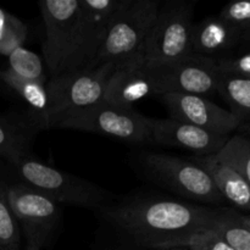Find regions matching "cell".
<instances>
[{"mask_svg":"<svg viewBox=\"0 0 250 250\" xmlns=\"http://www.w3.org/2000/svg\"><path fill=\"white\" fill-rule=\"evenodd\" d=\"M216 208L156 197L129 198L102 208L103 217L127 243L144 250L172 248L211 229Z\"/></svg>","mask_w":250,"mask_h":250,"instance_id":"cell-1","label":"cell"},{"mask_svg":"<svg viewBox=\"0 0 250 250\" xmlns=\"http://www.w3.org/2000/svg\"><path fill=\"white\" fill-rule=\"evenodd\" d=\"M137 165L144 177L178 197L209 205L225 202L209 173L194 161L176 155L143 151Z\"/></svg>","mask_w":250,"mask_h":250,"instance_id":"cell-2","label":"cell"},{"mask_svg":"<svg viewBox=\"0 0 250 250\" xmlns=\"http://www.w3.org/2000/svg\"><path fill=\"white\" fill-rule=\"evenodd\" d=\"M23 183L43 193L56 204L98 209L110 204L114 195L105 188L26 156L14 166Z\"/></svg>","mask_w":250,"mask_h":250,"instance_id":"cell-3","label":"cell"},{"mask_svg":"<svg viewBox=\"0 0 250 250\" xmlns=\"http://www.w3.org/2000/svg\"><path fill=\"white\" fill-rule=\"evenodd\" d=\"M153 119L102 103L59 116L51 128L92 132L129 144H151Z\"/></svg>","mask_w":250,"mask_h":250,"instance_id":"cell-4","label":"cell"},{"mask_svg":"<svg viewBox=\"0 0 250 250\" xmlns=\"http://www.w3.org/2000/svg\"><path fill=\"white\" fill-rule=\"evenodd\" d=\"M44 24L43 60L49 80L70 73L77 51L80 0L38 2Z\"/></svg>","mask_w":250,"mask_h":250,"instance_id":"cell-5","label":"cell"},{"mask_svg":"<svg viewBox=\"0 0 250 250\" xmlns=\"http://www.w3.org/2000/svg\"><path fill=\"white\" fill-rule=\"evenodd\" d=\"M194 2L171 0L160 6L142 46L146 67L175 62L190 55Z\"/></svg>","mask_w":250,"mask_h":250,"instance_id":"cell-6","label":"cell"},{"mask_svg":"<svg viewBox=\"0 0 250 250\" xmlns=\"http://www.w3.org/2000/svg\"><path fill=\"white\" fill-rule=\"evenodd\" d=\"M160 6L156 0H127L110 24L94 67L104 63L116 65L138 53L155 22Z\"/></svg>","mask_w":250,"mask_h":250,"instance_id":"cell-7","label":"cell"},{"mask_svg":"<svg viewBox=\"0 0 250 250\" xmlns=\"http://www.w3.org/2000/svg\"><path fill=\"white\" fill-rule=\"evenodd\" d=\"M6 194L26 244L46 248L60 226V205L23 182L6 186Z\"/></svg>","mask_w":250,"mask_h":250,"instance_id":"cell-8","label":"cell"},{"mask_svg":"<svg viewBox=\"0 0 250 250\" xmlns=\"http://www.w3.org/2000/svg\"><path fill=\"white\" fill-rule=\"evenodd\" d=\"M151 93L158 95L178 93L202 97L217 93L221 72L217 60L189 55L182 60L146 67Z\"/></svg>","mask_w":250,"mask_h":250,"instance_id":"cell-9","label":"cell"},{"mask_svg":"<svg viewBox=\"0 0 250 250\" xmlns=\"http://www.w3.org/2000/svg\"><path fill=\"white\" fill-rule=\"evenodd\" d=\"M114 70L115 63H104L49 80L46 89L50 100V128L53 122L66 112L104 103L107 82Z\"/></svg>","mask_w":250,"mask_h":250,"instance_id":"cell-10","label":"cell"},{"mask_svg":"<svg viewBox=\"0 0 250 250\" xmlns=\"http://www.w3.org/2000/svg\"><path fill=\"white\" fill-rule=\"evenodd\" d=\"M126 2L127 0H80L77 51L71 72L94 67L110 24Z\"/></svg>","mask_w":250,"mask_h":250,"instance_id":"cell-11","label":"cell"},{"mask_svg":"<svg viewBox=\"0 0 250 250\" xmlns=\"http://www.w3.org/2000/svg\"><path fill=\"white\" fill-rule=\"evenodd\" d=\"M170 119L186 122L220 136H231L241 128L242 121L229 110L212 103L207 97L195 94L160 95Z\"/></svg>","mask_w":250,"mask_h":250,"instance_id":"cell-12","label":"cell"},{"mask_svg":"<svg viewBox=\"0 0 250 250\" xmlns=\"http://www.w3.org/2000/svg\"><path fill=\"white\" fill-rule=\"evenodd\" d=\"M229 137L172 119H153L151 126V144L186 149L195 156L215 155L224 148Z\"/></svg>","mask_w":250,"mask_h":250,"instance_id":"cell-13","label":"cell"},{"mask_svg":"<svg viewBox=\"0 0 250 250\" xmlns=\"http://www.w3.org/2000/svg\"><path fill=\"white\" fill-rule=\"evenodd\" d=\"M151 93L143 51L125 59L115 65L107 82L104 103L112 106L134 110V105Z\"/></svg>","mask_w":250,"mask_h":250,"instance_id":"cell-14","label":"cell"},{"mask_svg":"<svg viewBox=\"0 0 250 250\" xmlns=\"http://www.w3.org/2000/svg\"><path fill=\"white\" fill-rule=\"evenodd\" d=\"M242 42V29L211 16L193 24L190 33V55L203 58H226V54Z\"/></svg>","mask_w":250,"mask_h":250,"instance_id":"cell-15","label":"cell"},{"mask_svg":"<svg viewBox=\"0 0 250 250\" xmlns=\"http://www.w3.org/2000/svg\"><path fill=\"white\" fill-rule=\"evenodd\" d=\"M192 161L209 173L225 200L231 203L234 208L250 211V186L236 168L222 161L216 154L194 156Z\"/></svg>","mask_w":250,"mask_h":250,"instance_id":"cell-16","label":"cell"},{"mask_svg":"<svg viewBox=\"0 0 250 250\" xmlns=\"http://www.w3.org/2000/svg\"><path fill=\"white\" fill-rule=\"evenodd\" d=\"M0 82L24 103L36 129H50V100L45 84L16 77L9 70L0 71Z\"/></svg>","mask_w":250,"mask_h":250,"instance_id":"cell-17","label":"cell"},{"mask_svg":"<svg viewBox=\"0 0 250 250\" xmlns=\"http://www.w3.org/2000/svg\"><path fill=\"white\" fill-rule=\"evenodd\" d=\"M217 93L242 121V126L250 127V80L221 73Z\"/></svg>","mask_w":250,"mask_h":250,"instance_id":"cell-18","label":"cell"},{"mask_svg":"<svg viewBox=\"0 0 250 250\" xmlns=\"http://www.w3.org/2000/svg\"><path fill=\"white\" fill-rule=\"evenodd\" d=\"M6 58L9 63L7 70L16 77L41 84H48V71L43 58H41L38 54L22 45L12 50Z\"/></svg>","mask_w":250,"mask_h":250,"instance_id":"cell-19","label":"cell"},{"mask_svg":"<svg viewBox=\"0 0 250 250\" xmlns=\"http://www.w3.org/2000/svg\"><path fill=\"white\" fill-rule=\"evenodd\" d=\"M211 229L233 250H250V229L234 216V210L216 208Z\"/></svg>","mask_w":250,"mask_h":250,"instance_id":"cell-20","label":"cell"},{"mask_svg":"<svg viewBox=\"0 0 250 250\" xmlns=\"http://www.w3.org/2000/svg\"><path fill=\"white\" fill-rule=\"evenodd\" d=\"M28 150L29 134L22 127L0 117V156L15 166L28 156Z\"/></svg>","mask_w":250,"mask_h":250,"instance_id":"cell-21","label":"cell"},{"mask_svg":"<svg viewBox=\"0 0 250 250\" xmlns=\"http://www.w3.org/2000/svg\"><path fill=\"white\" fill-rule=\"evenodd\" d=\"M216 155L236 168L250 186V139L248 137L242 133L231 136Z\"/></svg>","mask_w":250,"mask_h":250,"instance_id":"cell-22","label":"cell"},{"mask_svg":"<svg viewBox=\"0 0 250 250\" xmlns=\"http://www.w3.org/2000/svg\"><path fill=\"white\" fill-rule=\"evenodd\" d=\"M21 229L7 202L6 185L0 181V250H20Z\"/></svg>","mask_w":250,"mask_h":250,"instance_id":"cell-23","label":"cell"},{"mask_svg":"<svg viewBox=\"0 0 250 250\" xmlns=\"http://www.w3.org/2000/svg\"><path fill=\"white\" fill-rule=\"evenodd\" d=\"M27 27L20 19L0 7V55L7 56L27 39Z\"/></svg>","mask_w":250,"mask_h":250,"instance_id":"cell-24","label":"cell"},{"mask_svg":"<svg viewBox=\"0 0 250 250\" xmlns=\"http://www.w3.org/2000/svg\"><path fill=\"white\" fill-rule=\"evenodd\" d=\"M161 250H233L212 229H203L172 248Z\"/></svg>","mask_w":250,"mask_h":250,"instance_id":"cell-25","label":"cell"},{"mask_svg":"<svg viewBox=\"0 0 250 250\" xmlns=\"http://www.w3.org/2000/svg\"><path fill=\"white\" fill-rule=\"evenodd\" d=\"M219 16L226 22L243 29L250 26V1H237L226 5Z\"/></svg>","mask_w":250,"mask_h":250,"instance_id":"cell-26","label":"cell"},{"mask_svg":"<svg viewBox=\"0 0 250 250\" xmlns=\"http://www.w3.org/2000/svg\"><path fill=\"white\" fill-rule=\"evenodd\" d=\"M220 72L250 80V51L238 56H226L217 60Z\"/></svg>","mask_w":250,"mask_h":250,"instance_id":"cell-27","label":"cell"},{"mask_svg":"<svg viewBox=\"0 0 250 250\" xmlns=\"http://www.w3.org/2000/svg\"><path fill=\"white\" fill-rule=\"evenodd\" d=\"M234 216H236L237 219H238L239 221L244 225V226H247L250 229V215L241 214V212H238L234 210Z\"/></svg>","mask_w":250,"mask_h":250,"instance_id":"cell-28","label":"cell"},{"mask_svg":"<svg viewBox=\"0 0 250 250\" xmlns=\"http://www.w3.org/2000/svg\"><path fill=\"white\" fill-rule=\"evenodd\" d=\"M242 41L247 42L250 44V26L242 29Z\"/></svg>","mask_w":250,"mask_h":250,"instance_id":"cell-29","label":"cell"},{"mask_svg":"<svg viewBox=\"0 0 250 250\" xmlns=\"http://www.w3.org/2000/svg\"><path fill=\"white\" fill-rule=\"evenodd\" d=\"M239 129H242V131H243V133H242V134H244V136L248 137V138L250 139V127L241 126V128H239Z\"/></svg>","mask_w":250,"mask_h":250,"instance_id":"cell-30","label":"cell"},{"mask_svg":"<svg viewBox=\"0 0 250 250\" xmlns=\"http://www.w3.org/2000/svg\"><path fill=\"white\" fill-rule=\"evenodd\" d=\"M24 250H42V249L37 248V247L32 246V244H26V248H24Z\"/></svg>","mask_w":250,"mask_h":250,"instance_id":"cell-31","label":"cell"}]
</instances>
